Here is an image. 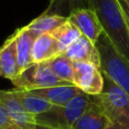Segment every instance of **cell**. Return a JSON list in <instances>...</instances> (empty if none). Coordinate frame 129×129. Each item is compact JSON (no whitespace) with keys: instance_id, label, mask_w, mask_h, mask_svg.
Masks as SVG:
<instances>
[{"instance_id":"6","label":"cell","mask_w":129,"mask_h":129,"mask_svg":"<svg viewBox=\"0 0 129 129\" xmlns=\"http://www.w3.org/2000/svg\"><path fill=\"white\" fill-rule=\"evenodd\" d=\"M73 84L83 93L95 96L103 90L104 76L101 70L91 62L74 61Z\"/></svg>"},{"instance_id":"14","label":"cell","mask_w":129,"mask_h":129,"mask_svg":"<svg viewBox=\"0 0 129 129\" xmlns=\"http://www.w3.org/2000/svg\"><path fill=\"white\" fill-rule=\"evenodd\" d=\"M109 123L110 120L92 100L88 109L75 122L72 129H105Z\"/></svg>"},{"instance_id":"13","label":"cell","mask_w":129,"mask_h":129,"mask_svg":"<svg viewBox=\"0 0 129 129\" xmlns=\"http://www.w3.org/2000/svg\"><path fill=\"white\" fill-rule=\"evenodd\" d=\"M29 92L45 99L46 101H48L49 103L55 106H62L67 104L77 95L82 93V91L74 84L53 86L43 89H35V90H30Z\"/></svg>"},{"instance_id":"21","label":"cell","mask_w":129,"mask_h":129,"mask_svg":"<svg viewBox=\"0 0 129 129\" xmlns=\"http://www.w3.org/2000/svg\"><path fill=\"white\" fill-rule=\"evenodd\" d=\"M118 2L120 4V7L122 9V12H123L126 20H127V23L129 25V4L124 0H118Z\"/></svg>"},{"instance_id":"23","label":"cell","mask_w":129,"mask_h":129,"mask_svg":"<svg viewBox=\"0 0 129 129\" xmlns=\"http://www.w3.org/2000/svg\"><path fill=\"white\" fill-rule=\"evenodd\" d=\"M34 129H57V128H54V127L49 126V125L41 124V123H36L34 126Z\"/></svg>"},{"instance_id":"24","label":"cell","mask_w":129,"mask_h":129,"mask_svg":"<svg viewBox=\"0 0 129 129\" xmlns=\"http://www.w3.org/2000/svg\"><path fill=\"white\" fill-rule=\"evenodd\" d=\"M124 1H126V2H127V3L129 4V0H124Z\"/></svg>"},{"instance_id":"9","label":"cell","mask_w":129,"mask_h":129,"mask_svg":"<svg viewBox=\"0 0 129 129\" xmlns=\"http://www.w3.org/2000/svg\"><path fill=\"white\" fill-rule=\"evenodd\" d=\"M18 75L16 35L14 32L0 46V77L8 79L12 83Z\"/></svg>"},{"instance_id":"19","label":"cell","mask_w":129,"mask_h":129,"mask_svg":"<svg viewBox=\"0 0 129 129\" xmlns=\"http://www.w3.org/2000/svg\"><path fill=\"white\" fill-rule=\"evenodd\" d=\"M91 8L90 0H49V5L44 11L50 14H60V12L68 10L69 14L75 9Z\"/></svg>"},{"instance_id":"22","label":"cell","mask_w":129,"mask_h":129,"mask_svg":"<svg viewBox=\"0 0 129 129\" xmlns=\"http://www.w3.org/2000/svg\"><path fill=\"white\" fill-rule=\"evenodd\" d=\"M105 129H129V128H127V127H125V126H122V125H120V124H118V123L110 122L109 125H108Z\"/></svg>"},{"instance_id":"17","label":"cell","mask_w":129,"mask_h":129,"mask_svg":"<svg viewBox=\"0 0 129 129\" xmlns=\"http://www.w3.org/2000/svg\"><path fill=\"white\" fill-rule=\"evenodd\" d=\"M50 34L56 39L60 53H63L66 49L82 35L78 27L69 20L50 32Z\"/></svg>"},{"instance_id":"8","label":"cell","mask_w":129,"mask_h":129,"mask_svg":"<svg viewBox=\"0 0 129 129\" xmlns=\"http://www.w3.org/2000/svg\"><path fill=\"white\" fill-rule=\"evenodd\" d=\"M0 105L4 107L12 120L22 129H34V126L37 123L36 116L23 108L11 90H0Z\"/></svg>"},{"instance_id":"1","label":"cell","mask_w":129,"mask_h":129,"mask_svg":"<svg viewBox=\"0 0 129 129\" xmlns=\"http://www.w3.org/2000/svg\"><path fill=\"white\" fill-rule=\"evenodd\" d=\"M90 5L97 14L103 32L129 60V25L118 0H90Z\"/></svg>"},{"instance_id":"3","label":"cell","mask_w":129,"mask_h":129,"mask_svg":"<svg viewBox=\"0 0 129 129\" xmlns=\"http://www.w3.org/2000/svg\"><path fill=\"white\" fill-rule=\"evenodd\" d=\"M100 53V70L129 95V60L120 53L103 32L96 42Z\"/></svg>"},{"instance_id":"20","label":"cell","mask_w":129,"mask_h":129,"mask_svg":"<svg viewBox=\"0 0 129 129\" xmlns=\"http://www.w3.org/2000/svg\"><path fill=\"white\" fill-rule=\"evenodd\" d=\"M0 129H22L9 116L7 111L0 105Z\"/></svg>"},{"instance_id":"4","label":"cell","mask_w":129,"mask_h":129,"mask_svg":"<svg viewBox=\"0 0 129 129\" xmlns=\"http://www.w3.org/2000/svg\"><path fill=\"white\" fill-rule=\"evenodd\" d=\"M91 103V96L82 92L67 104L62 106L53 105L47 112L37 115L36 121L57 129H72L75 122L85 113Z\"/></svg>"},{"instance_id":"12","label":"cell","mask_w":129,"mask_h":129,"mask_svg":"<svg viewBox=\"0 0 129 129\" xmlns=\"http://www.w3.org/2000/svg\"><path fill=\"white\" fill-rule=\"evenodd\" d=\"M16 35V52H17V64L19 73L27 69L32 64L31 60V48L34 39L38 36L26 26L20 27L15 30Z\"/></svg>"},{"instance_id":"5","label":"cell","mask_w":129,"mask_h":129,"mask_svg":"<svg viewBox=\"0 0 129 129\" xmlns=\"http://www.w3.org/2000/svg\"><path fill=\"white\" fill-rule=\"evenodd\" d=\"M15 88L25 91L43 89L53 86L69 85L70 83L60 81L50 70L47 62L32 63L30 67L19 73L12 82Z\"/></svg>"},{"instance_id":"11","label":"cell","mask_w":129,"mask_h":129,"mask_svg":"<svg viewBox=\"0 0 129 129\" xmlns=\"http://www.w3.org/2000/svg\"><path fill=\"white\" fill-rule=\"evenodd\" d=\"M59 54L62 53L59 51L57 41L50 33L39 34L34 39L31 48L32 63L46 62Z\"/></svg>"},{"instance_id":"16","label":"cell","mask_w":129,"mask_h":129,"mask_svg":"<svg viewBox=\"0 0 129 129\" xmlns=\"http://www.w3.org/2000/svg\"><path fill=\"white\" fill-rule=\"evenodd\" d=\"M69 20L68 16L59 14H50L43 12L40 16L34 18L31 22L25 25L36 35L42 33H50Z\"/></svg>"},{"instance_id":"10","label":"cell","mask_w":129,"mask_h":129,"mask_svg":"<svg viewBox=\"0 0 129 129\" xmlns=\"http://www.w3.org/2000/svg\"><path fill=\"white\" fill-rule=\"evenodd\" d=\"M73 61L91 62L100 69V53L94 42L84 35H81L63 52Z\"/></svg>"},{"instance_id":"2","label":"cell","mask_w":129,"mask_h":129,"mask_svg":"<svg viewBox=\"0 0 129 129\" xmlns=\"http://www.w3.org/2000/svg\"><path fill=\"white\" fill-rule=\"evenodd\" d=\"M91 98L110 122L129 128V95L108 77L104 76L102 92Z\"/></svg>"},{"instance_id":"15","label":"cell","mask_w":129,"mask_h":129,"mask_svg":"<svg viewBox=\"0 0 129 129\" xmlns=\"http://www.w3.org/2000/svg\"><path fill=\"white\" fill-rule=\"evenodd\" d=\"M11 92L18 99V101L21 103L23 108L27 112H29L35 116L41 115V114L47 112L53 106L51 103H49L45 99H43L39 96H36V95L30 93L29 91L14 88L11 90Z\"/></svg>"},{"instance_id":"7","label":"cell","mask_w":129,"mask_h":129,"mask_svg":"<svg viewBox=\"0 0 129 129\" xmlns=\"http://www.w3.org/2000/svg\"><path fill=\"white\" fill-rule=\"evenodd\" d=\"M69 21L78 27L82 35L89 38L96 44L100 35L103 33V27L95 11L91 8L75 9L68 15Z\"/></svg>"},{"instance_id":"18","label":"cell","mask_w":129,"mask_h":129,"mask_svg":"<svg viewBox=\"0 0 129 129\" xmlns=\"http://www.w3.org/2000/svg\"><path fill=\"white\" fill-rule=\"evenodd\" d=\"M52 73L60 80L70 84L74 81V61L67 55L59 54L46 61Z\"/></svg>"}]
</instances>
